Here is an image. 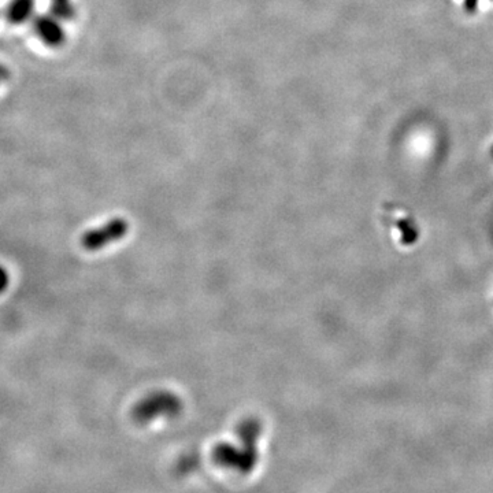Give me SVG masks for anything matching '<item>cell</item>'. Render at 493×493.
Segmentation results:
<instances>
[{
	"instance_id": "6da1fadb",
	"label": "cell",
	"mask_w": 493,
	"mask_h": 493,
	"mask_svg": "<svg viewBox=\"0 0 493 493\" xmlns=\"http://www.w3.org/2000/svg\"><path fill=\"white\" fill-rule=\"evenodd\" d=\"M260 432L262 426L257 420L250 418L243 421L237 427L240 446L221 443L214 446V462L222 468L236 470L241 474H250L255 469V465L258 462L257 443Z\"/></svg>"
},
{
	"instance_id": "7a4b0ae2",
	"label": "cell",
	"mask_w": 493,
	"mask_h": 493,
	"mask_svg": "<svg viewBox=\"0 0 493 493\" xmlns=\"http://www.w3.org/2000/svg\"><path fill=\"white\" fill-rule=\"evenodd\" d=\"M183 411L181 399L169 391H157L140 400L133 411V420L140 425L151 422L159 417L174 418Z\"/></svg>"
},
{
	"instance_id": "3957f363",
	"label": "cell",
	"mask_w": 493,
	"mask_h": 493,
	"mask_svg": "<svg viewBox=\"0 0 493 493\" xmlns=\"http://www.w3.org/2000/svg\"><path fill=\"white\" fill-rule=\"evenodd\" d=\"M129 231V224L123 218H114L100 228H95L81 237V245L87 251H97L106 245L123 238Z\"/></svg>"
},
{
	"instance_id": "277c9868",
	"label": "cell",
	"mask_w": 493,
	"mask_h": 493,
	"mask_svg": "<svg viewBox=\"0 0 493 493\" xmlns=\"http://www.w3.org/2000/svg\"><path fill=\"white\" fill-rule=\"evenodd\" d=\"M30 6H32V0H16L10 10L13 13V20L18 21V20L26 18L29 14Z\"/></svg>"
}]
</instances>
